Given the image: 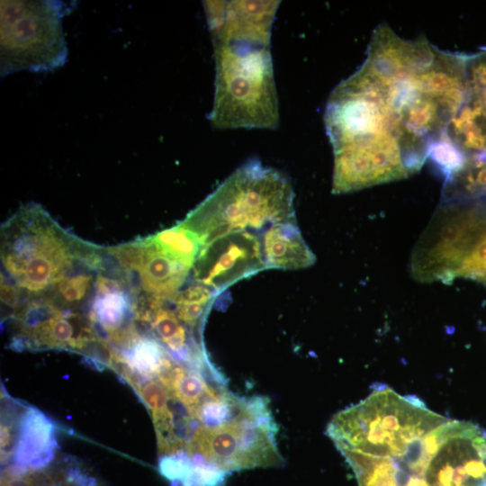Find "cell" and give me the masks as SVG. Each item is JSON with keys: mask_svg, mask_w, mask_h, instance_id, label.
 <instances>
[{"mask_svg": "<svg viewBox=\"0 0 486 486\" xmlns=\"http://www.w3.org/2000/svg\"><path fill=\"white\" fill-rule=\"evenodd\" d=\"M467 56L378 26L361 67L331 92L324 124L334 155L332 192L418 171L462 105Z\"/></svg>", "mask_w": 486, "mask_h": 486, "instance_id": "obj_1", "label": "cell"}, {"mask_svg": "<svg viewBox=\"0 0 486 486\" xmlns=\"http://www.w3.org/2000/svg\"><path fill=\"white\" fill-rule=\"evenodd\" d=\"M468 421L430 410L418 397L380 384L337 413L327 434L358 486H450Z\"/></svg>", "mask_w": 486, "mask_h": 486, "instance_id": "obj_2", "label": "cell"}, {"mask_svg": "<svg viewBox=\"0 0 486 486\" xmlns=\"http://www.w3.org/2000/svg\"><path fill=\"white\" fill-rule=\"evenodd\" d=\"M280 1H206L215 60L214 128L275 129L279 106L270 50Z\"/></svg>", "mask_w": 486, "mask_h": 486, "instance_id": "obj_3", "label": "cell"}, {"mask_svg": "<svg viewBox=\"0 0 486 486\" xmlns=\"http://www.w3.org/2000/svg\"><path fill=\"white\" fill-rule=\"evenodd\" d=\"M97 248L65 231L40 205L27 204L2 227L1 281L17 289L20 303L46 296Z\"/></svg>", "mask_w": 486, "mask_h": 486, "instance_id": "obj_4", "label": "cell"}, {"mask_svg": "<svg viewBox=\"0 0 486 486\" xmlns=\"http://www.w3.org/2000/svg\"><path fill=\"white\" fill-rule=\"evenodd\" d=\"M290 180L252 159L236 169L180 222L202 246L237 231L263 232L271 225L295 221Z\"/></svg>", "mask_w": 486, "mask_h": 486, "instance_id": "obj_5", "label": "cell"}, {"mask_svg": "<svg viewBox=\"0 0 486 486\" xmlns=\"http://www.w3.org/2000/svg\"><path fill=\"white\" fill-rule=\"evenodd\" d=\"M277 427L263 397L247 398L241 411L216 428L198 425L184 452L194 464H210L233 471L283 464L275 435Z\"/></svg>", "mask_w": 486, "mask_h": 486, "instance_id": "obj_6", "label": "cell"}, {"mask_svg": "<svg viewBox=\"0 0 486 486\" xmlns=\"http://www.w3.org/2000/svg\"><path fill=\"white\" fill-rule=\"evenodd\" d=\"M1 74L46 72L62 67L68 48L62 4L53 1H1Z\"/></svg>", "mask_w": 486, "mask_h": 486, "instance_id": "obj_7", "label": "cell"}, {"mask_svg": "<svg viewBox=\"0 0 486 486\" xmlns=\"http://www.w3.org/2000/svg\"><path fill=\"white\" fill-rule=\"evenodd\" d=\"M192 269L195 282L220 293L266 269L260 236L248 230L223 235L202 246Z\"/></svg>", "mask_w": 486, "mask_h": 486, "instance_id": "obj_8", "label": "cell"}, {"mask_svg": "<svg viewBox=\"0 0 486 486\" xmlns=\"http://www.w3.org/2000/svg\"><path fill=\"white\" fill-rule=\"evenodd\" d=\"M464 100L436 149L458 158H486V48L467 57Z\"/></svg>", "mask_w": 486, "mask_h": 486, "instance_id": "obj_9", "label": "cell"}, {"mask_svg": "<svg viewBox=\"0 0 486 486\" xmlns=\"http://www.w3.org/2000/svg\"><path fill=\"white\" fill-rule=\"evenodd\" d=\"M57 443L55 425L37 409H28L19 420L12 464L15 472L45 469L54 459Z\"/></svg>", "mask_w": 486, "mask_h": 486, "instance_id": "obj_10", "label": "cell"}, {"mask_svg": "<svg viewBox=\"0 0 486 486\" xmlns=\"http://www.w3.org/2000/svg\"><path fill=\"white\" fill-rule=\"evenodd\" d=\"M260 239L266 269L297 270L315 262L296 221L271 225L262 232Z\"/></svg>", "mask_w": 486, "mask_h": 486, "instance_id": "obj_11", "label": "cell"}, {"mask_svg": "<svg viewBox=\"0 0 486 486\" xmlns=\"http://www.w3.org/2000/svg\"><path fill=\"white\" fill-rule=\"evenodd\" d=\"M130 368L142 379L158 378L176 362L167 349L153 336L140 335L120 352Z\"/></svg>", "mask_w": 486, "mask_h": 486, "instance_id": "obj_12", "label": "cell"}, {"mask_svg": "<svg viewBox=\"0 0 486 486\" xmlns=\"http://www.w3.org/2000/svg\"><path fill=\"white\" fill-rule=\"evenodd\" d=\"M219 293L197 282L176 292L169 302L178 319L202 339L206 317Z\"/></svg>", "mask_w": 486, "mask_h": 486, "instance_id": "obj_13", "label": "cell"}, {"mask_svg": "<svg viewBox=\"0 0 486 486\" xmlns=\"http://www.w3.org/2000/svg\"><path fill=\"white\" fill-rule=\"evenodd\" d=\"M164 252L191 269L202 245L196 235L181 223L150 236Z\"/></svg>", "mask_w": 486, "mask_h": 486, "instance_id": "obj_14", "label": "cell"}, {"mask_svg": "<svg viewBox=\"0 0 486 486\" xmlns=\"http://www.w3.org/2000/svg\"><path fill=\"white\" fill-rule=\"evenodd\" d=\"M134 389L151 413L162 410L169 404L170 393L158 378L144 379Z\"/></svg>", "mask_w": 486, "mask_h": 486, "instance_id": "obj_15", "label": "cell"}, {"mask_svg": "<svg viewBox=\"0 0 486 486\" xmlns=\"http://www.w3.org/2000/svg\"><path fill=\"white\" fill-rule=\"evenodd\" d=\"M1 486H53L52 471L15 472L5 469L1 477Z\"/></svg>", "mask_w": 486, "mask_h": 486, "instance_id": "obj_16", "label": "cell"}]
</instances>
